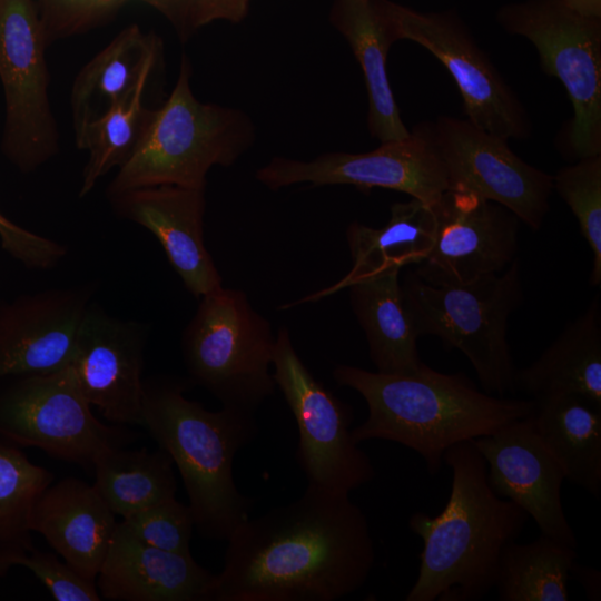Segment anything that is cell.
<instances>
[{"label": "cell", "mask_w": 601, "mask_h": 601, "mask_svg": "<svg viewBox=\"0 0 601 601\" xmlns=\"http://www.w3.org/2000/svg\"><path fill=\"white\" fill-rule=\"evenodd\" d=\"M432 207L434 244L413 269L424 282L464 284L501 273L516 259L520 219L505 207L450 189Z\"/></svg>", "instance_id": "15"}, {"label": "cell", "mask_w": 601, "mask_h": 601, "mask_svg": "<svg viewBox=\"0 0 601 601\" xmlns=\"http://www.w3.org/2000/svg\"><path fill=\"white\" fill-rule=\"evenodd\" d=\"M578 554L574 546L541 534L530 543L512 541L503 550L494 587L502 601H566Z\"/></svg>", "instance_id": "29"}, {"label": "cell", "mask_w": 601, "mask_h": 601, "mask_svg": "<svg viewBox=\"0 0 601 601\" xmlns=\"http://www.w3.org/2000/svg\"><path fill=\"white\" fill-rule=\"evenodd\" d=\"M121 522L134 536L148 545L190 553L189 543L195 528L193 513L176 497L136 512Z\"/></svg>", "instance_id": "33"}, {"label": "cell", "mask_w": 601, "mask_h": 601, "mask_svg": "<svg viewBox=\"0 0 601 601\" xmlns=\"http://www.w3.org/2000/svg\"><path fill=\"white\" fill-rule=\"evenodd\" d=\"M13 566H23L45 585L56 601L101 600L96 581L88 580L55 554L37 550L19 554Z\"/></svg>", "instance_id": "35"}, {"label": "cell", "mask_w": 601, "mask_h": 601, "mask_svg": "<svg viewBox=\"0 0 601 601\" xmlns=\"http://www.w3.org/2000/svg\"><path fill=\"white\" fill-rule=\"evenodd\" d=\"M53 475L35 464L22 447L0 436V578L13 560L33 548L30 514Z\"/></svg>", "instance_id": "31"}, {"label": "cell", "mask_w": 601, "mask_h": 601, "mask_svg": "<svg viewBox=\"0 0 601 601\" xmlns=\"http://www.w3.org/2000/svg\"><path fill=\"white\" fill-rule=\"evenodd\" d=\"M92 470L95 487L115 515L122 519L176 497L174 463L160 447H116L100 455Z\"/></svg>", "instance_id": "28"}, {"label": "cell", "mask_w": 601, "mask_h": 601, "mask_svg": "<svg viewBox=\"0 0 601 601\" xmlns=\"http://www.w3.org/2000/svg\"><path fill=\"white\" fill-rule=\"evenodd\" d=\"M272 366L297 424L295 457L307 485L349 494L372 481V461L352 436V407L312 374L284 326L276 333Z\"/></svg>", "instance_id": "10"}, {"label": "cell", "mask_w": 601, "mask_h": 601, "mask_svg": "<svg viewBox=\"0 0 601 601\" xmlns=\"http://www.w3.org/2000/svg\"><path fill=\"white\" fill-rule=\"evenodd\" d=\"M334 381L358 392L367 418L352 428L354 441L387 440L418 453L436 474L452 445L490 435L529 416L534 400L480 391L464 373H442L422 364L412 373L387 374L339 364Z\"/></svg>", "instance_id": "2"}, {"label": "cell", "mask_w": 601, "mask_h": 601, "mask_svg": "<svg viewBox=\"0 0 601 601\" xmlns=\"http://www.w3.org/2000/svg\"><path fill=\"white\" fill-rule=\"evenodd\" d=\"M473 443L486 462L492 490L532 516L541 534L575 548L577 539L561 500L564 471L539 436L530 415Z\"/></svg>", "instance_id": "18"}, {"label": "cell", "mask_w": 601, "mask_h": 601, "mask_svg": "<svg viewBox=\"0 0 601 601\" xmlns=\"http://www.w3.org/2000/svg\"><path fill=\"white\" fill-rule=\"evenodd\" d=\"M161 40L136 23L122 29L77 73L70 92L73 131L98 119L152 73Z\"/></svg>", "instance_id": "25"}, {"label": "cell", "mask_w": 601, "mask_h": 601, "mask_svg": "<svg viewBox=\"0 0 601 601\" xmlns=\"http://www.w3.org/2000/svg\"><path fill=\"white\" fill-rule=\"evenodd\" d=\"M553 190L574 215L593 254L590 284H601V155L578 159L553 175Z\"/></svg>", "instance_id": "32"}, {"label": "cell", "mask_w": 601, "mask_h": 601, "mask_svg": "<svg viewBox=\"0 0 601 601\" xmlns=\"http://www.w3.org/2000/svg\"><path fill=\"white\" fill-rule=\"evenodd\" d=\"M118 523L95 485L68 476L49 484L30 514L31 532L83 578L96 581Z\"/></svg>", "instance_id": "21"}, {"label": "cell", "mask_w": 601, "mask_h": 601, "mask_svg": "<svg viewBox=\"0 0 601 601\" xmlns=\"http://www.w3.org/2000/svg\"><path fill=\"white\" fill-rule=\"evenodd\" d=\"M397 40H411L431 52L454 79L466 119L503 139L530 136L528 112L454 10L422 12L382 0Z\"/></svg>", "instance_id": "12"}, {"label": "cell", "mask_w": 601, "mask_h": 601, "mask_svg": "<svg viewBox=\"0 0 601 601\" xmlns=\"http://www.w3.org/2000/svg\"><path fill=\"white\" fill-rule=\"evenodd\" d=\"M255 177L273 190L305 183L352 185L365 191L385 188L407 194L430 206L449 188L428 122L417 125L405 138L381 142L368 152H326L308 161L273 157Z\"/></svg>", "instance_id": "13"}, {"label": "cell", "mask_w": 601, "mask_h": 601, "mask_svg": "<svg viewBox=\"0 0 601 601\" xmlns=\"http://www.w3.org/2000/svg\"><path fill=\"white\" fill-rule=\"evenodd\" d=\"M401 287L420 337L435 336L444 347L459 349L485 393H515L516 368L508 325L523 300L518 258L501 273L464 284L433 285L411 269L401 279Z\"/></svg>", "instance_id": "6"}, {"label": "cell", "mask_w": 601, "mask_h": 601, "mask_svg": "<svg viewBox=\"0 0 601 601\" xmlns=\"http://www.w3.org/2000/svg\"><path fill=\"white\" fill-rule=\"evenodd\" d=\"M93 294L81 284L0 300V382L69 365Z\"/></svg>", "instance_id": "17"}, {"label": "cell", "mask_w": 601, "mask_h": 601, "mask_svg": "<svg viewBox=\"0 0 601 601\" xmlns=\"http://www.w3.org/2000/svg\"><path fill=\"white\" fill-rule=\"evenodd\" d=\"M496 22L536 48L541 69L564 86L573 117L562 134L571 159L601 155V18L585 17L562 0L506 3Z\"/></svg>", "instance_id": "8"}, {"label": "cell", "mask_w": 601, "mask_h": 601, "mask_svg": "<svg viewBox=\"0 0 601 601\" xmlns=\"http://www.w3.org/2000/svg\"><path fill=\"white\" fill-rule=\"evenodd\" d=\"M96 580L100 597L111 601H211L216 574L191 553L141 542L120 522Z\"/></svg>", "instance_id": "20"}, {"label": "cell", "mask_w": 601, "mask_h": 601, "mask_svg": "<svg viewBox=\"0 0 601 601\" xmlns=\"http://www.w3.org/2000/svg\"><path fill=\"white\" fill-rule=\"evenodd\" d=\"M449 500L437 515L414 513L410 530L423 540L418 575L406 601H473L494 587L501 554L515 541L528 513L490 486L486 462L473 443L449 447Z\"/></svg>", "instance_id": "3"}, {"label": "cell", "mask_w": 601, "mask_h": 601, "mask_svg": "<svg viewBox=\"0 0 601 601\" xmlns=\"http://www.w3.org/2000/svg\"><path fill=\"white\" fill-rule=\"evenodd\" d=\"M401 269L346 275L319 296L348 288L352 311L363 329L377 372L412 373L422 364L420 338L404 303Z\"/></svg>", "instance_id": "22"}, {"label": "cell", "mask_w": 601, "mask_h": 601, "mask_svg": "<svg viewBox=\"0 0 601 601\" xmlns=\"http://www.w3.org/2000/svg\"><path fill=\"white\" fill-rule=\"evenodd\" d=\"M435 228L433 207L415 198L393 204L387 223L380 228L351 223L346 229L352 257L347 275L420 264L434 244Z\"/></svg>", "instance_id": "27"}, {"label": "cell", "mask_w": 601, "mask_h": 601, "mask_svg": "<svg viewBox=\"0 0 601 601\" xmlns=\"http://www.w3.org/2000/svg\"><path fill=\"white\" fill-rule=\"evenodd\" d=\"M571 10L593 18H601V0H562Z\"/></svg>", "instance_id": "40"}, {"label": "cell", "mask_w": 601, "mask_h": 601, "mask_svg": "<svg viewBox=\"0 0 601 601\" xmlns=\"http://www.w3.org/2000/svg\"><path fill=\"white\" fill-rule=\"evenodd\" d=\"M0 245L11 258L32 270L52 269L68 254L66 245L18 225L1 211Z\"/></svg>", "instance_id": "36"}, {"label": "cell", "mask_w": 601, "mask_h": 601, "mask_svg": "<svg viewBox=\"0 0 601 601\" xmlns=\"http://www.w3.org/2000/svg\"><path fill=\"white\" fill-rule=\"evenodd\" d=\"M428 127L445 168L447 189L496 203L531 229L541 228L550 208L552 175L520 158L506 139L467 119L440 116Z\"/></svg>", "instance_id": "14"}, {"label": "cell", "mask_w": 601, "mask_h": 601, "mask_svg": "<svg viewBox=\"0 0 601 601\" xmlns=\"http://www.w3.org/2000/svg\"><path fill=\"white\" fill-rule=\"evenodd\" d=\"M70 365L0 382V436L20 447L92 469L109 450L136 433L109 426L92 413Z\"/></svg>", "instance_id": "9"}, {"label": "cell", "mask_w": 601, "mask_h": 601, "mask_svg": "<svg viewBox=\"0 0 601 601\" xmlns=\"http://www.w3.org/2000/svg\"><path fill=\"white\" fill-rule=\"evenodd\" d=\"M114 211L149 230L196 298L223 286L204 238L205 189L158 185L107 197Z\"/></svg>", "instance_id": "19"}, {"label": "cell", "mask_w": 601, "mask_h": 601, "mask_svg": "<svg viewBox=\"0 0 601 601\" xmlns=\"http://www.w3.org/2000/svg\"><path fill=\"white\" fill-rule=\"evenodd\" d=\"M48 46L32 0H0V80L4 95L1 149L23 174L52 159L60 147L48 90Z\"/></svg>", "instance_id": "11"}, {"label": "cell", "mask_w": 601, "mask_h": 601, "mask_svg": "<svg viewBox=\"0 0 601 601\" xmlns=\"http://www.w3.org/2000/svg\"><path fill=\"white\" fill-rule=\"evenodd\" d=\"M530 417L565 479L594 497L601 493V407L569 394L533 398Z\"/></svg>", "instance_id": "26"}, {"label": "cell", "mask_w": 601, "mask_h": 601, "mask_svg": "<svg viewBox=\"0 0 601 601\" xmlns=\"http://www.w3.org/2000/svg\"><path fill=\"white\" fill-rule=\"evenodd\" d=\"M147 339V325L93 302L82 317L69 365L86 400L111 423L142 425Z\"/></svg>", "instance_id": "16"}, {"label": "cell", "mask_w": 601, "mask_h": 601, "mask_svg": "<svg viewBox=\"0 0 601 601\" xmlns=\"http://www.w3.org/2000/svg\"><path fill=\"white\" fill-rule=\"evenodd\" d=\"M275 342L247 294L221 286L199 298L181 333L187 378L224 407L254 414L277 387L270 371Z\"/></svg>", "instance_id": "7"}, {"label": "cell", "mask_w": 601, "mask_h": 601, "mask_svg": "<svg viewBox=\"0 0 601 601\" xmlns=\"http://www.w3.org/2000/svg\"><path fill=\"white\" fill-rule=\"evenodd\" d=\"M374 563L367 519L349 494L307 485L230 533L211 601H335L357 591Z\"/></svg>", "instance_id": "1"}, {"label": "cell", "mask_w": 601, "mask_h": 601, "mask_svg": "<svg viewBox=\"0 0 601 601\" xmlns=\"http://www.w3.org/2000/svg\"><path fill=\"white\" fill-rule=\"evenodd\" d=\"M128 1V0H125ZM142 1L161 14H164L175 27L181 41H187L186 16L188 0H139Z\"/></svg>", "instance_id": "38"}, {"label": "cell", "mask_w": 601, "mask_h": 601, "mask_svg": "<svg viewBox=\"0 0 601 601\" xmlns=\"http://www.w3.org/2000/svg\"><path fill=\"white\" fill-rule=\"evenodd\" d=\"M191 72L184 53L174 89L151 109L135 150L109 183L107 197L158 185L205 189L214 166L230 167L254 144L249 116L198 100L190 87Z\"/></svg>", "instance_id": "5"}, {"label": "cell", "mask_w": 601, "mask_h": 601, "mask_svg": "<svg viewBox=\"0 0 601 601\" xmlns=\"http://www.w3.org/2000/svg\"><path fill=\"white\" fill-rule=\"evenodd\" d=\"M190 385L175 376L144 381L141 427L176 465L199 534L227 540L253 509L254 500L235 484L233 464L256 437L257 424L252 413L224 406L209 411L189 400Z\"/></svg>", "instance_id": "4"}, {"label": "cell", "mask_w": 601, "mask_h": 601, "mask_svg": "<svg viewBox=\"0 0 601 601\" xmlns=\"http://www.w3.org/2000/svg\"><path fill=\"white\" fill-rule=\"evenodd\" d=\"M249 3L250 0H188L187 38L197 29L216 20L240 22L248 14Z\"/></svg>", "instance_id": "37"}, {"label": "cell", "mask_w": 601, "mask_h": 601, "mask_svg": "<svg viewBox=\"0 0 601 601\" xmlns=\"http://www.w3.org/2000/svg\"><path fill=\"white\" fill-rule=\"evenodd\" d=\"M514 391L532 398L569 394L601 407V305L595 296L528 367L516 370Z\"/></svg>", "instance_id": "24"}, {"label": "cell", "mask_w": 601, "mask_h": 601, "mask_svg": "<svg viewBox=\"0 0 601 601\" xmlns=\"http://www.w3.org/2000/svg\"><path fill=\"white\" fill-rule=\"evenodd\" d=\"M150 76L101 117L75 131L77 148L88 151L79 197H86L100 178L122 166L135 150L151 112L144 102Z\"/></svg>", "instance_id": "30"}, {"label": "cell", "mask_w": 601, "mask_h": 601, "mask_svg": "<svg viewBox=\"0 0 601 601\" xmlns=\"http://www.w3.org/2000/svg\"><path fill=\"white\" fill-rule=\"evenodd\" d=\"M125 0H38L48 43L85 33L110 21Z\"/></svg>", "instance_id": "34"}, {"label": "cell", "mask_w": 601, "mask_h": 601, "mask_svg": "<svg viewBox=\"0 0 601 601\" xmlns=\"http://www.w3.org/2000/svg\"><path fill=\"white\" fill-rule=\"evenodd\" d=\"M577 580L583 587L587 595L591 600H600L601 595V578L600 572L593 568L573 565L571 571Z\"/></svg>", "instance_id": "39"}, {"label": "cell", "mask_w": 601, "mask_h": 601, "mask_svg": "<svg viewBox=\"0 0 601 601\" xmlns=\"http://www.w3.org/2000/svg\"><path fill=\"white\" fill-rule=\"evenodd\" d=\"M329 21L344 36L362 68L371 136L381 142L407 137L411 130L402 120L386 71L388 51L397 39L382 0H334Z\"/></svg>", "instance_id": "23"}]
</instances>
